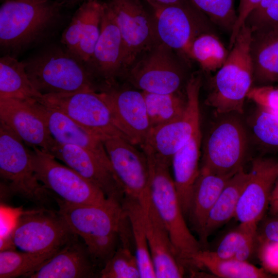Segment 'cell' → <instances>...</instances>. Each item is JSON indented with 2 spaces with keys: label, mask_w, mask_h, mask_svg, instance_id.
Returning <instances> with one entry per match:
<instances>
[{
  "label": "cell",
  "mask_w": 278,
  "mask_h": 278,
  "mask_svg": "<svg viewBox=\"0 0 278 278\" xmlns=\"http://www.w3.org/2000/svg\"><path fill=\"white\" fill-rule=\"evenodd\" d=\"M43 95L33 86L25 66L17 58L6 55L0 58V99L40 102Z\"/></svg>",
  "instance_id": "cell-28"
},
{
  "label": "cell",
  "mask_w": 278,
  "mask_h": 278,
  "mask_svg": "<svg viewBox=\"0 0 278 278\" xmlns=\"http://www.w3.org/2000/svg\"><path fill=\"white\" fill-rule=\"evenodd\" d=\"M99 1V0H73L72 3H76L78 2H84V1Z\"/></svg>",
  "instance_id": "cell-48"
},
{
  "label": "cell",
  "mask_w": 278,
  "mask_h": 278,
  "mask_svg": "<svg viewBox=\"0 0 278 278\" xmlns=\"http://www.w3.org/2000/svg\"><path fill=\"white\" fill-rule=\"evenodd\" d=\"M250 49L254 80L259 85L278 82V28L252 31Z\"/></svg>",
  "instance_id": "cell-26"
},
{
  "label": "cell",
  "mask_w": 278,
  "mask_h": 278,
  "mask_svg": "<svg viewBox=\"0 0 278 278\" xmlns=\"http://www.w3.org/2000/svg\"><path fill=\"white\" fill-rule=\"evenodd\" d=\"M121 205L129 222L141 277L157 278L148 243L141 203L125 196Z\"/></svg>",
  "instance_id": "cell-29"
},
{
  "label": "cell",
  "mask_w": 278,
  "mask_h": 278,
  "mask_svg": "<svg viewBox=\"0 0 278 278\" xmlns=\"http://www.w3.org/2000/svg\"><path fill=\"white\" fill-rule=\"evenodd\" d=\"M7 125L0 121V175L11 193L31 201L43 202L49 190L35 175L30 149Z\"/></svg>",
  "instance_id": "cell-7"
},
{
  "label": "cell",
  "mask_w": 278,
  "mask_h": 278,
  "mask_svg": "<svg viewBox=\"0 0 278 278\" xmlns=\"http://www.w3.org/2000/svg\"><path fill=\"white\" fill-rule=\"evenodd\" d=\"M86 2V16L76 55L86 65L100 36L103 7L99 1Z\"/></svg>",
  "instance_id": "cell-34"
},
{
  "label": "cell",
  "mask_w": 278,
  "mask_h": 278,
  "mask_svg": "<svg viewBox=\"0 0 278 278\" xmlns=\"http://www.w3.org/2000/svg\"><path fill=\"white\" fill-rule=\"evenodd\" d=\"M260 221L257 229V238L278 242V215H270Z\"/></svg>",
  "instance_id": "cell-45"
},
{
  "label": "cell",
  "mask_w": 278,
  "mask_h": 278,
  "mask_svg": "<svg viewBox=\"0 0 278 278\" xmlns=\"http://www.w3.org/2000/svg\"><path fill=\"white\" fill-rule=\"evenodd\" d=\"M43 95L39 102L64 113L102 141L115 136L125 138L99 92L88 90Z\"/></svg>",
  "instance_id": "cell-10"
},
{
  "label": "cell",
  "mask_w": 278,
  "mask_h": 278,
  "mask_svg": "<svg viewBox=\"0 0 278 278\" xmlns=\"http://www.w3.org/2000/svg\"><path fill=\"white\" fill-rule=\"evenodd\" d=\"M143 93L151 128L178 118L185 109L186 96L183 97L180 92L170 94Z\"/></svg>",
  "instance_id": "cell-32"
},
{
  "label": "cell",
  "mask_w": 278,
  "mask_h": 278,
  "mask_svg": "<svg viewBox=\"0 0 278 278\" xmlns=\"http://www.w3.org/2000/svg\"><path fill=\"white\" fill-rule=\"evenodd\" d=\"M249 176L240 169L229 180L212 208L204 230L201 244L215 230L235 217L238 202Z\"/></svg>",
  "instance_id": "cell-27"
},
{
  "label": "cell",
  "mask_w": 278,
  "mask_h": 278,
  "mask_svg": "<svg viewBox=\"0 0 278 278\" xmlns=\"http://www.w3.org/2000/svg\"><path fill=\"white\" fill-rule=\"evenodd\" d=\"M143 2L146 3L153 9H157L159 8L164 7L180 3L183 0H142Z\"/></svg>",
  "instance_id": "cell-47"
},
{
  "label": "cell",
  "mask_w": 278,
  "mask_h": 278,
  "mask_svg": "<svg viewBox=\"0 0 278 278\" xmlns=\"http://www.w3.org/2000/svg\"><path fill=\"white\" fill-rule=\"evenodd\" d=\"M201 85L200 76L192 75L185 86L186 105L183 114L171 122L151 128L143 145L148 147L156 156L171 165L174 154L200 128L199 93Z\"/></svg>",
  "instance_id": "cell-13"
},
{
  "label": "cell",
  "mask_w": 278,
  "mask_h": 278,
  "mask_svg": "<svg viewBox=\"0 0 278 278\" xmlns=\"http://www.w3.org/2000/svg\"><path fill=\"white\" fill-rule=\"evenodd\" d=\"M258 224L252 223H239L233 230L227 233L222 238L215 254L222 258H232L250 236L257 234Z\"/></svg>",
  "instance_id": "cell-38"
},
{
  "label": "cell",
  "mask_w": 278,
  "mask_h": 278,
  "mask_svg": "<svg viewBox=\"0 0 278 278\" xmlns=\"http://www.w3.org/2000/svg\"><path fill=\"white\" fill-rule=\"evenodd\" d=\"M184 58L158 43L142 55L125 74L127 80L142 92L170 94L180 92L186 78Z\"/></svg>",
  "instance_id": "cell-6"
},
{
  "label": "cell",
  "mask_w": 278,
  "mask_h": 278,
  "mask_svg": "<svg viewBox=\"0 0 278 278\" xmlns=\"http://www.w3.org/2000/svg\"><path fill=\"white\" fill-rule=\"evenodd\" d=\"M252 127L258 142L269 149L278 150V115L258 108Z\"/></svg>",
  "instance_id": "cell-37"
},
{
  "label": "cell",
  "mask_w": 278,
  "mask_h": 278,
  "mask_svg": "<svg viewBox=\"0 0 278 278\" xmlns=\"http://www.w3.org/2000/svg\"><path fill=\"white\" fill-rule=\"evenodd\" d=\"M201 141L200 128L172 158L173 182L185 217L187 216L193 186L200 171Z\"/></svg>",
  "instance_id": "cell-25"
},
{
  "label": "cell",
  "mask_w": 278,
  "mask_h": 278,
  "mask_svg": "<svg viewBox=\"0 0 278 278\" xmlns=\"http://www.w3.org/2000/svg\"><path fill=\"white\" fill-rule=\"evenodd\" d=\"M261 0H239L237 17L235 24L230 34L229 46H232L234 41L249 14L256 7Z\"/></svg>",
  "instance_id": "cell-44"
},
{
  "label": "cell",
  "mask_w": 278,
  "mask_h": 278,
  "mask_svg": "<svg viewBox=\"0 0 278 278\" xmlns=\"http://www.w3.org/2000/svg\"><path fill=\"white\" fill-rule=\"evenodd\" d=\"M245 24L251 31L278 28V0H273L263 11L251 12L247 18Z\"/></svg>",
  "instance_id": "cell-40"
},
{
  "label": "cell",
  "mask_w": 278,
  "mask_h": 278,
  "mask_svg": "<svg viewBox=\"0 0 278 278\" xmlns=\"http://www.w3.org/2000/svg\"><path fill=\"white\" fill-rule=\"evenodd\" d=\"M101 31L86 66L102 88L116 84L128 68L124 42L116 22L104 2ZM101 85V84H100Z\"/></svg>",
  "instance_id": "cell-17"
},
{
  "label": "cell",
  "mask_w": 278,
  "mask_h": 278,
  "mask_svg": "<svg viewBox=\"0 0 278 278\" xmlns=\"http://www.w3.org/2000/svg\"><path fill=\"white\" fill-rule=\"evenodd\" d=\"M58 213L84 241L94 262H106L116 251L124 215L121 203L112 198L100 204H78L56 198ZM105 265V264H104Z\"/></svg>",
  "instance_id": "cell-2"
},
{
  "label": "cell",
  "mask_w": 278,
  "mask_h": 278,
  "mask_svg": "<svg viewBox=\"0 0 278 278\" xmlns=\"http://www.w3.org/2000/svg\"><path fill=\"white\" fill-rule=\"evenodd\" d=\"M149 250L157 278H179L184 274L169 233L159 216L149 194L140 200Z\"/></svg>",
  "instance_id": "cell-21"
},
{
  "label": "cell",
  "mask_w": 278,
  "mask_h": 278,
  "mask_svg": "<svg viewBox=\"0 0 278 278\" xmlns=\"http://www.w3.org/2000/svg\"><path fill=\"white\" fill-rule=\"evenodd\" d=\"M249 172L235 218L239 223L258 225L268 210L271 193L278 178V160L257 158L253 161Z\"/></svg>",
  "instance_id": "cell-18"
},
{
  "label": "cell",
  "mask_w": 278,
  "mask_h": 278,
  "mask_svg": "<svg viewBox=\"0 0 278 278\" xmlns=\"http://www.w3.org/2000/svg\"><path fill=\"white\" fill-rule=\"evenodd\" d=\"M247 98L255 103L258 108L278 115V87L258 85L251 88Z\"/></svg>",
  "instance_id": "cell-41"
},
{
  "label": "cell",
  "mask_w": 278,
  "mask_h": 278,
  "mask_svg": "<svg viewBox=\"0 0 278 278\" xmlns=\"http://www.w3.org/2000/svg\"><path fill=\"white\" fill-rule=\"evenodd\" d=\"M64 2L5 0L0 7V47L3 55L18 56L47 39L62 20Z\"/></svg>",
  "instance_id": "cell-1"
},
{
  "label": "cell",
  "mask_w": 278,
  "mask_h": 278,
  "mask_svg": "<svg viewBox=\"0 0 278 278\" xmlns=\"http://www.w3.org/2000/svg\"><path fill=\"white\" fill-rule=\"evenodd\" d=\"M48 153L98 187L107 198L122 202L125 193L111 164L82 148L56 141Z\"/></svg>",
  "instance_id": "cell-19"
},
{
  "label": "cell",
  "mask_w": 278,
  "mask_h": 278,
  "mask_svg": "<svg viewBox=\"0 0 278 278\" xmlns=\"http://www.w3.org/2000/svg\"><path fill=\"white\" fill-rule=\"evenodd\" d=\"M121 247L106 262L99 272L101 278H140L141 274L135 254L129 247L128 237L121 238Z\"/></svg>",
  "instance_id": "cell-35"
},
{
  "label": "cell",
  "mask_w": 278,
  "mask_h": 278,
  "mask_svg": "<svg viewBox=\"0 0 278 278\" xmlns=\"http://www.w3.org/2000/svg\"><path fill=\"white\" fill-rule=\"evenodd\" d=\"M99 92L117 128L129 142L142 147L151 128L143 92L119 88L116 84Z\"/></svg>",
  "instance_id": "cell-15"
},
{
  "label": "cell",
  "mask_w": 278,
  "mask_h": 278,
  "mask_svg": "<svg viewBox=\"0 0 278 278\" xmlns=\"http://www.w3.org/2000/svg\"><path fill=\"white\" fill-rule=\"evenodd\" d=\"M22 62L33 86L42 95L101 90L85 63L62 44L49 45Z\"/></svg>",
  "instance_id": "cell-3"
},
{
  "label": "cell",
  "mask_w": 278,
  "mask_h": 278,
  "mask_svg": "<svg viewBox=\"0 0 278 278\" xmlns=\"http://www.w3.org/2000/svg\"><path fill=\"white\" fill-rule=\"evenodd\" d=\"M143 2L106 0L104 2L122 37L128 70L142 55L159 43L152 10H148Z\"/></svg>",
  "instance_id": "cell-14"
},
{
  "label": "cell",
  "mask_w": 278,
  "mask_h": 278,
  "mask_svg": "<svg viewBox=\"0 0 278 278\" xmlns=\"http://www.w3.org/2000/svg\"><path fill=\"white\" fill-rule=\"evenodd\" d=\"M22 212L10 208L1 207V250L14 249L10 236Z\"/></svg>",
  "instance_id": "cell-43"
},
{
  "label": "cell",
  "mask_w": 278,
  "mask_h": 278,
  "mask_svg": "<svg viewBox=\"0 0 278 278\" xmlns=\"http://www.w3.org/2000/svg\"><path fill=\"white\" fill-rule=\"evenodd\" d=\"M248 138L242 123L234 116L216 123L204 138L202 165L210 171L233 176L243 168Z\"/></svg>",
  "instance_id": "cell-9"
},
{
  "label": "cell",
  "mask_w": 278,
  "mask_h": 278,
  "mask_svg": "<svg viewBox=\"0 0 278 278\" xmlns=\"http://www.w3.org/2000/svg\"><path fill=\"white\" fill-rule=\"evenodd\" d=\"M39 109L53 137L59 144L76 146L111 163L103 142L62 112L38 102Z\"/></svg>",
  "instance_id": "cell-23"
},
{
  "label": "cell",
  "mask_w": 278,
  "mask_h": 278,
  "mask_svg": "<svg viewBox=\"0 0 278 278\" xmlns=\"http://www.w3.org/2000/svg\"><path fill=\"white\" fill-rule=\"evenodd\" d=\"M229 52L212 32L196 37L190 47L188 57L196 61L207 72H216L226 61Z\"/></svg>",
  "instance_id": "cell-33"
},
{
  "label": "cell",
  "mask_w": 278,
  "mask_h": 278,
  "mask_svg": "<svg viewBox=\"0 0 278 278\" xmlns=\"http://www.w3.org/2000/svg\"><path fill=\"white\" fill-rule=\"evenodd\" d=\"M4 1H5V0H4Z\"/></svg>",
  "instance_id": "cell-50"
},
{
  "label": "cell",
  "mask_w": 278,
  "mask_h": 278,
  "mask_svg": "<svg viewBox=\"0 0 278 278\" xmlns=\"http://www.w3.org/2000/svg\"><path fill=\"white\" fill-rule=\"evenodd\" d=\"M76 236L28 277L90 278L95 276L94 262L85 245Z\"/></svg>",
  "instance_id": "cell-22"
},
{
  "label": "cell",
  "mask_w": 278,
  "mask_h": 278,
  "mask_svg": "<svg viewBox=\"0 0 278 278\" xmlns=\"http://www.w3.org/2000/svg\"><path fill=\"white\" fill-rule=\"evenodd\" d=\"M252 31L245 24L240 29L228 57L212 80L206 103L219 114H242L254 81L250 54Z\"/></svg>",
  "instance_id": "cell-5"
},
{
  "label": "cell",
  "mask_w": 278,
  "mask_h": 278,
  "mask_svg": "<svg viewBox=\"0 0 278 278\" xmlns=\"http://www.w3.org/2000/svg\"><path fill=\"white\" fill-rule=\"evenodd\" d=\"M59 250L44 253L17 251L14 249L1 250L0 277L13 278L22 275L28 277Z\"/></svg>",
  "instance_id": "cell-31"
},
{
  "label": "cell",
  "mask_w": 278,
  "mask_h": 278,
  "mask_svg": "<svg viewBox=\"0 0 278 278\" xmlns=\"http://www.w3.org/2000/svg\"><path fill=\"white\" fill-rule=\"evenodd\" d=\"M269 212L272 215H278V178L271 193L269 205Z\"/></svg>",
  "instance_id": "cell-46"
},
{
  "label": "cell",
  "mask_w": 278,
  "mask_h": 278,
  "mask_svg": "<svg viewBox=\"0 0 278 278\" xmlns=\"http://www.w3.org/2000/svg\"><path fill=\"white\" fill-rule=\"evenodd\" d=\"M0 121L30 147L48 153L56 142L39 109L38 101L0 99Z\"/></svg>",
  "instance_id": "cell-20"
},
{
  "label": "cell",
  "mask_w": 278,
  "mask_h": 278,
  "mask_svg": "<svg viewBox=\"0 0 278 278\" xmlns=\"http://www.w3.org/2000/svg\"><path fill=\"white\" fill-rule=\"evenodd\" d=\"M60 1V2H63L65 3V1H66L67 0H59V1Z\"/></svg>",
  "instance_id": "cell-49"
},
{
  "label": "cell",
  "mask_w": 278,
  "mask_h": 278,
  "mask_svg": "<svg viewBox=\"0 0 278 278\" xmlns=\"http://www.w3.org/2000/svg\"><path fill=\"white\" fill-rule=\"evenodd\" d=\"M232 177L216 174L200 167L193 186L187 216L199 237L200 243L208 215Z\"/></svg>",
  "instance_id": "cell-24"
},
{
  "label": "cell",
  "mask_w": 278,
  "mask_h": 278,
  "mask_svg": "<svg viewBox=\"0 0 278 278\" xmlns=\"http://www.w3.org/2000/svg\"><path fill=\"white\" fill-rule=\"evenodd\" d=\"M194 265L202 266L217 277L224 278L272 277L263 267L234 258H222L214 251L201 250L194 259Z\"/></svg>",
  "instance_id": "cell-30"
},
{
  "label": "cell",
  "mask_w": 278,
  "mask_h": 278,
  "mask_svg": "<svg viewBox=\"0 0 278 278\" xmlns=\"http://www.w3.org/2000/svg\"><path fill=\"white\" fill-rule=\"evenodd\" d=\"M142 149L149 164L151 199L169 233L176 256L183 266L194 265L195 257L202 250L201 243L185 221L169 171L171 164L156 156L147 146Z\"/></svg>",
  "instance_id": "cell-4"
},
{
  "label": "cell",
  "mask_w": 278,
  "mask_h": 278,
  "mask_svg": "<svg viewBox=\"0 0 278 278\" xmlns=\"http://www.w3.org/2000/svg\"><path fill=\"white\" fill-rule=\"evenodd\" d=\"M210 21L230 34L237 20L235 0H192Z\"/></svg>",
  "instance_id": "cell-36"
},
{
  "label": "cell",
  "mask_w": 278,
  "mask_h": 278,
  "mask_svg": "<svg viewBox=\"0 0 278 278\" xmlns=\"http://www.w3.org/2000/svg\"><path fill=\"white\" fill-rule=\"evenodd\" d=\"M159 43L188 58L190 47L200 34L212 32L210 20L192 0L152 9Z\"/></svg>",
  "instance_id": "cell-11"
},
{
  "label": "cell",
  "mask_w": 278,
  "mask_h": 278,
  "mask_svg": "<svg viewBox=\"0 0 278 278\" xmlns=\"http://www.w3.org/2000/svg\"><path fill=\"white\" fill-rule=\"evenodd\" d=\"M76 236L58 212L35 210L22 212L10 239L20 251L44 253L61 249Z\"/></svg>",
  "instance_id": "cell-12"
},
{
  "label": "cell",
  "mask_w": 278,
  "mask_h": 278,
  "mask_svg": "<svg viewBox=\"0 0 278 278\" xmlns=\"http://www.w3.org/2000/svg\"><path fill=\"white\" fill-rule=\"evenodd\" d=\"M113 170L125 196L138 200L150 194V172L147 156L120 136L103 141Z\"/></svg>",
  "instance_id": "cell-16"
},
{
  "label": "cell",
  "mask_w": 278,
  "mask_h": 278,
  "mask_svg": "<svg viewBox=\"0 0 278 278\" xmlns=\"http://www.w3.org/2000/svg\"><path fill=\"white\" fill-rule=\"evenodd\" d=\"M30 149L32 167L39 181L58 198L78 204H100L108 198L96 186L76 171L59 163L38 147Z\"/></svg>",
  "instance_id": "cell-8"
},
{
  "label": "cell",
  "mask_w": 278,
  "mask_h": 278,
  "mask_svg": "<svg viewBox=\"0 0 278 278\" xmlns=\"http://www.w3.org/2000/svg\"><path fill=\"white\" fill-rule=\"evenodd\" d=\"M86 13V3L84 1L76 10L69 24L62 33L61 44L75 55L80 41L81 33Z\"/></svg>",
  "instance_id": "cell-39"
},
{
  "label": "cell",
  "mask_w": 278,
  "mask_h": 278,
  "mask_svg": "<svg viewBox=\"0 0 278 278\" xmlns=\"http://www.w3.org/2000/svg\"><path fill=\"white\" fill-rule=\"evenodd\" d=\"M257 247L263 268L269 273L278 275V242L257 238Z\"/></svg>",
  "instance_id": "cell-42"
}]
</instances>
